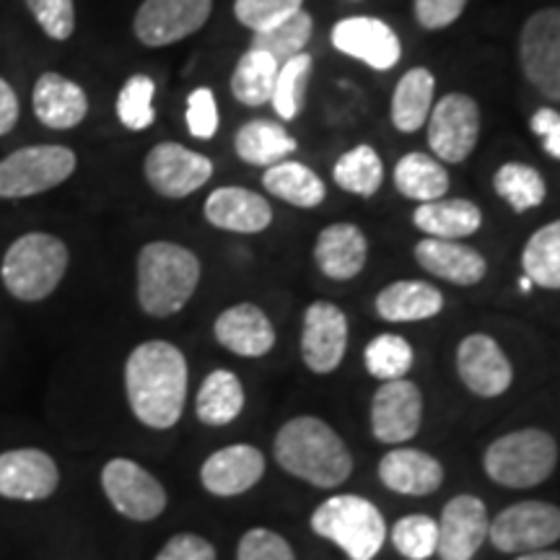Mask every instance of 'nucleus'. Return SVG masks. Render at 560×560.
Here are the masks:
<instances>
[{"mask_svg": "<svg viewBox=\"0 0 560 560\" xmlns=\"http://www.w3.org/2000/svg\"><path fill=\"white\" fill-rule=\"evenodd\" d=\"M143 172L159 195L179 200L200 190L213 177V161L179 143H159L145 156Z\"/></svg>", "mask_w": 560, "mask_h": 560, "instance_id": "13", "label": "nucleus"}, {"mask_svg": "<svg viewBox=\"0 0 560 560\" xmlns=\"http://www.w3.org/2000/svg\"><path fill=\"white\" fill-rule=\"evenodd\" d=\"M210 11L213 0H143L132 30L145 47H166L202 30Z\"/></svg>", "mask_w": 560, "mask_h": 560, "instance_id": "12", "label": "nucleus"}, {"mask_svg": "<svg viewBox=\"0 0 560 560\" xmlns=\"http://www.w3.org/2000/svg\"><path fill=\"white\" fill-rule=\"evenodd\" d=\"M532 132L542 138V149L560 161V112L542 107L532 115Z\"/></svg>", "mask_w": 560, "mask_h": 560, "instance_id": "49", "label": "nucleus"}, {"mask_svg": "<svg viewBox=\"0 0 560 560\" xmlns=\"http://www.w3.org/2000/svg\"><path fill=\"white\" fill-rule=\"evenodd\" d=\"M304 0H234V13L240 24L257 32H268L301 11Z\"/></svg>", "mask_w": 560, "mask_h": 560, "instance_id": "43", "label": "nucleus"}, {"mask_svg": "<svg viewBox=\"0 0 560 560\" xmlns=\"http://www.w3.org/2000/svg\"><path fill=\"white\" fill-rule=\"evenodd\" d=\"M206 219L210 226L234 234H260L270 226L272 208L262 195L244 187H219L206 200Z\"/></svg>", "mask_w": 560, "mask_h": 560, "instance_id": "22", "label": "nucleus"}, {"mask_svg": "<svg viewBox=\"0 0 560 560\" xmlns=\"http://www.w3.org/2000/svg\"><path fill=\"white\" fill-rule=\"evenodd\" d=\"M265 475V457L257 446L231 444L202 462L200 482L210 495L234 499L255 488Z\"/></svg>", "mask_w": 560, "mask_h": 560, "instance_id": "20", "label": "nucleus"}, {"mask_svg": "<svg viewBox=\"0 0 560 560\" xmlns=\"http://www.w3.org/2000/svg\"><path fill=\"white\" fill-rule=\"evenodd\" d=\"M312 75V58L306 52L296 58L285 60L278 70L276 91H272V107H276L280 120H296L304 109L306 86H310Z\"/></svg>", "mask_w": 560, "mask_h": 560, "instance_id": "39", "label": "nucleus"}, {"mask_svg": "<svg viewBox=\"0 0 560 560\" xmlns=\"http://www.w3.org/2000/svg\"><path fill=\"white\" fill-rule=\"evenodd\" d=\"M520 60L527 81L545 100L560 102V9L537 11L520 39Z\"/></svg>", "mask_w": 560, "mask_h": 560, "instance_id": "10", "label": "nucleus"}, {"mask_svg": "<svg viewBox=\"0 0 560 560\" xmlns=\"http://www.w3.org/2000/svg\"><path fill=\"white\" fill-rule=\"evenodd\" d=\"M34 115L50 130H70L89 115L86 91L60 73H42L34 86Z\"/></svg>", "mask_w": 560, "mask_h": 560, "instance_id": "24", "label": "nucleus"}, {"mask_svg": "<svg viewBox=\"0 0 560 560\" xmlns=\"http://www.w3.org/2000/svg\"><path fill=\"white\" fill-rule=\"evenodd\" d=\"M276 462L293 478L317 488H338L353 472V457L338 431L314 416H299L280 425L272 441Z\"/></svg>", "mask_w": 560, "mask_h": 560, "instance_id": "2", "label": "nucleus"}, {"mask_svg": "<svg viewBox=\"0 0 560 560\" xmlns=\"http://www.w3.org/2000/svg\"><path fill=\"white\" fill-rule=\"evenodd\" d=\"M335 50L366 62L374 70H392L400 62L402 45L395 30L374 16H348L332 30Z\"/></svg>", "mask_w": 560, "mask_h": 560, "instance_id": "17", "label": "nucleus"}, {"mask_svg": "<svg viewBox=\"0 0 560 560\" xmlns=\"http://www.w3.org/2000/svg\"><path fill=\"white\" fill-rule=\"evenodd\" d=\"M75 153L66 145H26L0 161V198L19 200L55 190L75 172Z\"/></svg>", "mask_w": 560, "mask_h": 560, "instance_id": "7", "label": "nucleus"}, {"mask_svg": "<svg viewBox=\"0 0 560 560\" xmlns=\"http://www.w3.org/2000/svg\"><path fill=\"white\" fill-rule=\"evenodd\" d=\"M522 268L535 285L560 291V221H552L529 236L522 252Z\"/></svg>", "mask_w": 560, "mask_h": 560, "instance_id": "35", "label": "nucleus"}, {"mask_svg": "<svg viewBox=\"0 0 560 560\" xmlns=\"http://www.w3.org/2000/svg\"><path fill=\"white\" fill-rule=\"evenodd\" d=\"M262 185L278 200L291 202L296 208H317L327 198L325 182L299 161H280V164L268 166Z\"/></svg>", "mask_w": 560, "mask_h": 560, "instance_id": "32", "label": "nucleus"}, {"mask_svg": "<svg viewBox=\"0 0 560 560\" xmlns=\"http://www.w3.org/2000/svg\"><path fill=\"white\" fill-rule=\"evenodd\" d=\"M366 236L353 223H332L322 231L314 244V260L332 280H350L359 276L366 265Z\"/></svg>", "mask_w": 560, "mask_h": 560, "instance_id": "26", "label": "nucleus"}, {"mask_svg": "<svg viewBox=\"0 0 560 560\" xmlns=\"http://www.w3.org/2000/svg\"><path fill=\"white\" fill-rule=\"evenodd\" d=\"M26 9L50 39L66 42L75 30L73 0H26Z\"/></svg>", "mask_w": 560, "mask_h": 560, "instance_id": "44", "label": "nucleus"}, {"mask_svg": "<svg viewBox=\"0 0 560 560\" xmlns=\"http://www.w3.org/2000/svg\"><path fill=\"white\" fill-rule=\"evenodd\" d=\"M153 94H156V83L149 75H132L125 83L120 96H117V117L128 130H145L156 120L153 112Z\"/></svg>", "mask_w": 560, "mask_h": 560, "instance_id": "42", "label": "nucleus"}, {"mask_svg": "<svg viewBox=\"0 0 560 560\" xmlns=\"http://www.w3.org/2000/svg\"><path fill=\"white\" fill-rule=\"evenodd\" d=\"M215 340L244 359H262L276 346V327L260 306L236 304L215 319Z\"/></svg>", "mask_w": 560, "mask_h": 560, "instance_id": "21", "label": "nucleus"}, {"mask_svg": "<svg viewBox=\"0 0 560 560\" xmlns=\"http://www.w3.org/2000/svg\"><path fill=\"white\" fill-rule=\"evenodd\" d=\"M187 130L195 138L208 140L219 132V107L210 89H195L187 100Z\"/></svg>", "mask_w": 560, "mask_h": 560, "instance_id": "46", "label": "nucleus"}, {"mask_svg": "<svg viewBox=\"0 0 560 560\" xmlns=\"http://www.w3.org/2000/svg\"><path fill=\"white\" fill-rule=\"evenodd\" d=\"M488 540L501 552H535L560 540V509L545 501H522L503 509L488 527Z\"/></svg>", "mask_w": 560, "mask_h": 560, "instance_id": "8", "label": "nucleus"}, {"mask_svg": "<svg viewBox=\"0 0 560 560\" xmlns=\"http://www.w3.org/2000/svg\"><path fill=\"white\" fill-rule=\"evenodd\" d=\"M312 529L338 545L350 560H374L387 540V522L380 506L353 493L332 495L317 506Z\"/></svg>", "mask_w": 560, "mask_h": 560, "instance_id": "5", "label": "nucleus"}, {"mask_svg": "<svg viewBox=\"0 0 560 560\" xmlns=\"http://www.w3.org/2000/svg\"><path fill=\"white\" fill-rule=\"evenodd\" d=\"M433 81L431 70L412 68L402 75L392 96V122L400 132H416L429 122L433 109Z\"/></svg>", "mask_w": 560, "mask_h": 560, "instance_id": "31", "label": "nucleus"}, {"mask_svg": "<svg viewBox=\"0 0 560 560\" xmlns=\"http://www.w3.org/2000/svg\"><path fill=\"white\" fill-rule=\"evenodd\" d=\"M392 545L405 560H429L439 548V522L429 514H408L392 527Z\"/></svg>", "mask_w": 560, "mask_h": 560, "instance_id": "41", "label": "nucleus"}, {"mask_svg": "<svg viewBox=\"0 0 560 560\" xmlns=\"http://www.w3.org/2000/svg\"><path fill=\"white\" fill-rule=\"evenodd\" d=\"M200 283V260L182 244L151 242L138 255V304L151 317L185 310Z\"/></svg>", "mask_w": 560, "mask_h": 560, "instance_id": "3", "label": "nucleus"}, {"mask_svg": "<svg viewBox=\"0 0 560 560\" xmlns=\"http://www.w3.org/2000/svg\"><path fill=\"white\" fill-rule=\"evenodd\" d=\"M60 486L55 459L42 450H11L0 454V499L42 501Z\"/></svg>", "mask_w": 560, "mask_h": 560, "instance_id": "19", "label": "nucleus"}, {"mask_svg": "<svg viewBox=\"0 0 560 560\" xmlns=\"http://www.w3.org/2000/svg\"><path fill=\"white\" fill-rule=\"evenodd\" d=\"M520 285H522V291H529V289H532V285H535V283H532V280H529V278H522V283H520Z\"/></svg>", "mask_w": 560, "mask_h": 560, "instance_id": "52", "label": "nucleus"}, {"mask_svg": "<svg viewBox=\"0 0 560 560\" xmlns=\"http://www.w3.org/2000/svg\"><path fill=\"white\" fill-rule=\"evenodd\" d=\"M153 560H215V548L206 537L182 532V535H174Z\"/></svg>", "mask_w": 560, "mask_h": 560, "instance_id": "48", "label": "nucleus"}, {"mask_svg": "<svg viewBox=\"0 0 560 560\" xmlns=\"http://www.w3.org/2000/svg\"><path fill=\"white\" fill-rule=\"evenodd\" d=\"M493 187L499 192V198L509 202L516 213H524V210H532L542 206L545 195H548V187H545L542 174L532 170L527 164H503L493 177Z\"/></svg>", "mask_w": 560, "mask_h": 560, "instance_id": "38", "label": "nucleus"}, {"mask_svg": "<svg viewBox=\"0 0 560 560\" xmlns=\"http://www.w3.org/2000/svg\"><path fill=\"white\" fill-rule=\"evenodd\" d=\"M558 465V444L548 431L524 429L495 439L486 450L482 467L488 478L503 488H535L545 482Z\"/></svg>", "mask_w": 560, "mask_h": 560, "instance_id": "6", "label": "nucleus"}, {"mask_svg": "<svg viewBox=\"0 0 560 560\" xmlns=\"http://www.w3.org/2000/svg\"><path fill=\"white\" fill-rule=\"evenodd\" d=\"M412 223L433 240L459 242L465 236H472L482 226V213L470 200L441 198L418 206L416 213H412Z\"/></svg>", "mask_w": 560, "mask_h": 560, "instance_id": "28", "label": "nucleus"}, {"mask_svg": "<svg viewBox=\"0 0 560 560\" xmlns=\"http://www.w3.org/2000/svg\"><path fill=\"white\" fill-rule=\"evenodd\" d=\"M467 0H416V19L423 30H446L462 16Z\"/></svg>", "mask_w": 560, "mask_h": 560, "instance_id": "47", "label": "nucleus"}, {"mask_svg": "<svg viewBox=\"0 0 560 560\" xmlns=\"http://www.w3.org/2000/svg\"><path fill=\"white\" fill-rule=\"evenodd\" d=\"M380 480L400 495H431L444 482V467L420 450H392L380 462Z\"/></svg>", "mask_w": 560, "mask_h": 560, "instance_id": "25", "label": "nucleus"}, {"mask_svg": "<svg viewBox=\"0 0 560 560\" xmlns=\"http://www.w3.org/2000/svg\"><path fill=\"white\" fill-rule=\"evenodd\" d=\"M332 177L346 192L359 195V198H374L384 182V164L371 145H355L342 153L338 164L332 166Z\"/></svg>", "mask_w": 560, "mask_h": 560, "instance_id": "36", "label": "nucleus"}, {"mask_svg": "<svg viewBox=\"0 0 560 560\" xmlns=\"http://www.w3.org/2000/svg\"><path fill=\"white\" fill-rule=\"evenodd\" d=\"M348 319L330 301H314L306 306L301 332V359L314 374H332L346 359Z\"/></svg>", "mask_w": 560, "mask_h": 560, "instance_id": "15", "label": "nucleus"}, {"mask_svg": "<svg viewBox=\"0 0 560 560\" xmlns=\"http://www.w3.org/2000/svg\"><path fill=\"white\" fill-rule=\"evenodd\" d=\"M457 374L478 397H499L514 382V369L490 335H467L457 348Z\"/></svg>", "mask_w": 560, "mask_h": 560, "instance_id": "18", "label": "nucleus"}, {"mask_svg": "<svg viewBox=\"0 0 560 560\" xmlns=\"http://www.w3.org/2000/svg\"><path fill=\"white\" fill-rule=\"evenodd\" d=\"M420 268L454 285H475L486 278L488 262L475 247L450 240H429L416 244Z\"/></svg>", "mask_w": 560, "mask_h": 560, "instance_id": "23", "label": "nucleus"}, {"mask_svg": "<svg viewBox=\"0 0 560 560\" xmlns=\"http://www.w3.org/2000/svg\"><path fill=\"white\" fill-rule=\"evenodd\" d=\"M516 560H560V552L558 550H535V552H522Z\"/></svg>", "mask_w": 560, "mask_h": 560, "instance_id": "51", "label": "nucleus"}, {"mask_svg": "<svg viewBox=\"0 0 560 560\" xmlns=\"http://www.w3.org/2000/svg\"><path fill=\"white\" fill-rule=\"evenodd\" d=\"M395 187L405 198L418 202L441 200L450 190V174L439 159L412 151L402 156L395 166Z\"/></svg>", "mask_w": 560, "mask_h": 560, "instance_id": "33", "label": "nucleus"}, {"mask_svg": "<svg viewBox=\"0 0 560 560\" xmlns=\"http://www.w3.org/2000/svg\"><path fill=\"white\" fill-rule=\"evenodd\" d=\"M236 560H296V552L285 537L270 529H249L240 540Z\"/></svg>", "mask_w": 560, "mask_h": 560, "instance_id": "45", "label": "nucleus"}, {"mask_svg": "<svg viewBox=\"0 0 560 560\" xmlns=\"http://www.w3.org/2000/svg\"><path fill=\"white\" fill-rule=\"evenodd\" d=\"M412 361H416L412 346L400 335H380L363 350L366 371L380 382L405 380V374L412 369Z\"/></svg>", "mask_w": 560, "mask_h": 560, "instance_id": "40", "label": "nucleus"}, {"mask_svg": "<svg viewBox=\"0 0 560 560\" xmlns=\"http://www.w3.org/2000/svg\"><path fill=\"white\" fill-rule=\"evenodd\" d=\"M444 310V293L423 280H397L376 296V312L384 322L431 319Z\"/></svg>", "mask_w": 560, "mask_h": 560, "instance_id": "27", "label": "nucleus"}, {"mask_svg": "<svg viewBox=\"0 0 560 560\" xmlns=\"http://www.w3.org/2000/svg\"><path fill=\"white\" fill-rule=\"evenodd\" d=\"M195 410H198L200 423L213 425V429L234 423L244 410V387L240 376L229 369H215L213 374H208L198 389Z\"/></svg>", "mask_w": 560, "mask_h": 560, "instance_id": "30", "label": "nucleus"}, {"mask_svg": "<svg viewBox=\"0 0 560 560\" xmlns=\"http://www.w3.org/2000/svg\"><path fill=\"white\" fill-rule=\"evenodd\" d=\"M102 488L117 514L132 522H153L164 514L166 490L138 462L117 457L109 459L102 470Z\"/></svg>", "mask_w": 560, "mask_h": 560, "instance_id": "9", "label": "nucleus"}, {"mask_svg": "<svg viewBox=\"0 0 560 560\" xmlns=\"http://www.w3.org/2000/svg\"><path fill=\"white\" fill-rule=\"evenodd\" d=\"M480 138L478 102L467 94H446L429 115V145L444 164H462Z\"/></svg>", "mask_w": 560, "mask_h": 560, "instance_id": "11", "label": "nucleus"}, {"mask_svg": "<svg viewBox=\"0 0 560 560\" xmlns=\"http://www.w3.org/2000/svg\"><path fill=\"white\" fill-rule=\"evenodd\" d=\"M278 70L280 62L276 58L249 47L240 62H236L234 75H231V94L236 96V102L247 104V107H262V104L272 100Z\"/></svg>", "mask_w": 560, "mask_h": 560, "instance_id": "34", "label": "nucleus"}, {"mask_svg": "<svg viewBox=\"0 0 560 560\" xmlns=\"http://www.w3.org/2000/svg\"><path fill=\"white\" fill-rule=\"evenodd\" d=\"M187 359L166 340H149L128 355L125 392L132 416L153 431H170L179 423L187 402Z\"/></svg>", "mask_w": 560, "mask_h": 560, "instance_id": "1", "label": "nucleus"}, {"mask_svg": "<svg viewBox=\"0 0 560 560\" xmlns=\"http://www.w3.org/2000/svg\"><path fill=\"white\" fill-rule=\"evenodd\" d=\"M488 509L478 495H454L441 511L439 548L441 560H472L488 540Z\"/></svg>", "mask_w": 560, "mask_h": 560, "instance_id": "16", "label": "nucleus"}, {"mask_svg": "<svg viewBox=\"0 0 560 560\" xmlns=\"http://www.w3.org/2000/svg\"><path fill=\"white\" fill-rule=\"evenodd\" d=\"M19 122V96L9 81L0 79V136H9Z\"/></svg>", "mask_w": 560, "mask_h": 560, "instance_id": "50", "label": "nucleus"}, {"mask_svg": "<svg viewBox=\"0 0 560 560\" xmlns=\"http://www.w3.org/2000/svg\"><path fill=\"white\" fill-rule=\"evenodd\" d=\"M68 270V247L45 231L19 236L0 265L5 291L19 301H42L52 296Z\"/></svg>", "mask_w": 560, "mask_h": 560, "instance_id": "4", "label": "nucleus"}, {"mask_svg": "<svg viewBox=\"0 0 560 560\" xmlns=\"http://www.w3.org/2000/svg\"><path fill=\"white\" fill-rule=\"evenodd\" d=\"M314 32V21L310 13L301 9L285 21H280L278 26H272L268 32H257L252 39V50L268 52L270 58H276L280 66L285 60L296 58L304 52V47L310 45Z\"/></svg>", "mask_w": 560, "mask_h": 560, "instance_id": "37", "label": "nucleus"}, {"mask_svg": "<svg viewBox=\"0 0 560 560\" xmlns=\"http://www.w3.org/2000/svg\"><path fill=\"white\" fill-rule=\"evenodd\" d=\"M423 423V395L410 380L384 382L371 400V433L382 444H405Z\"/></svg>", "mask_w": 560, "mask_h": 560, "instance_id": "14", "label": "nucleus"}, {"mask_svg": "<svg viewBox=\"0 0 560 560\" xmlns=\"http://www.w3.org/2000/svg\"><path fill=\"white\" fill-rule=\"evenodd\" d=\"M234 143L236 156H240L244 164L252 166L280 164V161H285L299 149L296 138H293L283 125L272 120H252L247 125H242Z\"/></svg>", "mask_w": 560, "mask_h": 560, "instance_id": "29", "label": "nucleus"}]
</instances>
